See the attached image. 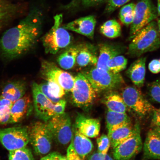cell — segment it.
I'll use <instances>...</instances> for the list:
<instances>
[{
	"label": "cell",
	"mask_w": 160,
	"mask_h": 160,
	"mask_svg": "<svg viewBox=\"0 0 160 160\" xmlns=\"http://www.w3.org/2000/svg\"><path fill=\"white\" fill-rule=\"evenodd\" d=\"M43 15L41 10L33 8L18 24L5 32L0 40L3 57L13 59L32 48L41 33Z\"/></svg>",
	"instance_id": "obj_1"
},
{
	"label": "cell",
	"mask_w": 160,
	"mask_h": 160,
	"mask_svg": "<svg viewBox=\"0 0 160 160\" xmlns=\"http://www.w3.org/2000/svg\"><path fill=\"white\" fill-rule=\"evenodd\" d=\"M159 33L157 23L152 22L140 30L131 40L128 55L130 57H139L158 49L160 47Z\"/></svg>",
	"instance_id": "obj_2"
},
{
	"label": "cell",
	"mask_w": 160,
	"mask_h": 160,
	"mask_svg": "<svg viewBox=\"0 0 160 160\" xmlns=\"http://www.w3.org/2000/svg\"><path fill=\"white\" fill-rule=\"evenodd\" d=\"M54 23L42 39L46 53L55 54L60 50L69 47L72 43V36L62 26L63 15H57L54 17Z\"/></svg>",
	"instance_id": "obj_3"
},
{
	"label": "cell",
	"mask_w": 160,
	"mask_h": 160,
	"mask_svg": "<svg viewBox=\"0 0 160 160\" xmlns=\"http://www.w3.org/2000/svg\"><path fill=\"white\" fill-rule=\"evenodd\" d=\"M97 93L112 91L124 84L125 82L120 73H115L93 67L83 73Z\"/></svg>",
	"instance_id": "obj_4"
},
{
	"label": "cell",
	"mask_w": 160,
	"mask_h": 160,
	"mask_svg": "<svg viewBox=\"0 0 160 160\" xmlns=\"http://www.w3.org/2000/svg\"><path fill=\"white\" fill-rule=\"evenodd\" d=\"M28 128L29 142L36 154L41 156L48 153L53 138L47 123L36 122Z\"/></svg>",
	"instance_id": "obj_5"
},
{
	"label": "cell",
	"mask_w": 160,
	"mask_h": 160,
	"mask_svg": "<svg viewBox=\"0 0 160 160\" xmlns=\"http://www.w3.org/2000/svg\"><path fill=\"white\" fill-rule=\"evenodd\" d=\"M158 15L157 9L151 0H139L135 5L129 39H132L140 30L157 18Z\"/></svg>",
	"instance_id": "obj_6"
},
{
	"label": "cell",
	"mask_w": 160,
	"mask_h": 160,
	"mask_svg": "<svg viewBox=\"0 0 160 160\" xmlns=\"http://www.w3.org/2000/svg\"><path fill=\"white\" fill-rule=\"evenodd\" d=\"M71 92L73 102L81 108L91 106L97 94L89 80L81 73H78L75 77L74 84Z\"/></svg>",
	"instance_id": "obj_7"
},
{
	"label": "cell",
	"mask_w": 160,
	"mask_h": 160,
	"mask_svg": "<svg viewBox=\"0 0 160 160\" xmlns=\"http://www.w3.org/2000/svg\"><path fill=\"white\" fill-rule=\"evenodd\" d=\"M52 135L53 140L60 145H66L73 137L71 121L69 116L65 112L54 116L46 122Z\"/></svg>",
	"instance_id": "obj_8"
},
{
	"label": "cell",
	"mask_w": 160,
	"mask_h": 160,
	"mask_svg": "<svg viewBox=\"0 0 160 160\" xmlns=\"http://www.w3.org/2000/svg\"><path fill=\"white\" fill-rule=\"evenodd\" d=\"M121 96L127 107L140 116H146L156 109L136 86L124 88Z\"/></svg>",
	"instance_id": "obj_9"
},
{
	"label": "cell",
	"mask_w": 160,
	"mask_h": 160,
	"mask_svg": "<svg viewBox=\"0 0 160 160\" xmlns=\"http://www.w3.org/2000/svg\"><path fill=\"white\" fill-rule=\"evenodd\" d=\"M42 77L47 81L58 84L65 92H71L75 83V77L68 72L59 68L55 63L46 61L42 62Z\"/></svg>",
	"instance_id": "obj_10"
},
{
	"label": "cell",
	"mask_w": 160,
	"mask_h": 160,
	"mask_svg": "<svg viewBox=\"0 0 160 160\" xmlns=\"http://www.w3.org/2000/svg\"><path fill=\"white\" fill-rule=\"evenodd\" d=\"M0 142L9 151L26 147L29 142L28 128L18 127L0 129Z\"/></svg>",
	"instance_id": "obj_11"
},
{
	"label": "cell",
	"mask_w": 160,
	"mask_h": 160,
	"mask_svg": "<svg viewBox=\"0 0 160 160\" xmlns=\"http://www.w3.org/2000/svg\"><path fill=\"white\" fill-rule=\"evenodd\" d=\"M134 126L132 135L113 149V156L115 160H129L141 151L143 145L140 125L137 123Z\"/></svg>",
	"instance_id": "obj_12"
},
{
	"label": "cell",
	"mask_w": 160,
	"mask_h": 160,
	"mask_svg": "<svg viewBox=\"0 0 160 160\" xmlns=\"http://www.w3.org/2000/svg\"><path fill=\"white\" fill-rule=\"evenodd\" d=\"M32 89L36 115L39 118L47 122L56 115L55 103L52 102L42 92L37 83H32Z\"/></svg>",
	"instance_id": "obj_13"
},
{
	"label": "cell",
	"mask_w": 160,
	"mask_h": 160,
	"mask_svg": "<svg viewBox=\"0 0 160 160\" xmlns=\"http://www.w3.org/2000/svg\"><path fill=\"white\" fill-rule=\"evenodd\" d=\"M97 20L95 16L79 18L62 26L64 28L93 39Z\"/></svg>",
	"instance_id": "obj_14"
},
{
	"label": "cell",
	"mask_w": 160,
	"mask_h": 160,
	"mask_svg": "<svg viewBox=\"0 0 160 160\" xmlns=\"http://www.w3.org/2000/svg\"><path fill=\"white\" fill-rule=\"evenodd\" d=\"M33 108L31 97L29 95H25L12 106L9 123L19 122L29 117L33 111Z\"/></svg>",
	"instance_id": "obj_15"
},
{
	"label": "cell",
	"mask_w": 160,
	"mask_h": 160,
	"mask_svg": "<svg viewBox=\"0 0 160 160\" xmlns=\"http://www.w3.org/2000/svg\"><path fill=\"white\" fill-rule=\"evenodd\" d=\"M75 127L76 129L86 137L94 138L99 135L101 123L98 119L78 114L76 118Z\"/></svg>",
	"instance_id": "obj_16"
},
{
	"label": "cell",
	"mask_w": 160,
	"mask_h": 160,
	"mask_svg": "<svg viewBox=\"0 0 160 160\" xmlns=\"http://www.w3.org/2000/svg\"><path fill=\"white\" fill-rule=\"evenodd\" d=\"M143 159L160 160V134L155 129L147 134L143 145Z\"/></svg>",
	"instance_id": "obj_17"
},
{
	"label": "cell",
	"mask_w": 160,
	"mask_h": 160,
	"mask_svg": "<svg viewBox=\"0 0 160 160\" xmlns=\"http://www.w3.org/2000/svg\"><path fill=\"white\" fill-rule=\"evenodd\" d=\"M98 57L97 50L94 46L90 43L79 45V51L76 59L78 67H85L97 65Z\"/></svg>",
	"instance_id": "obj_18"
},
{
	"label": "cell",
	"mask_w": 160,
	"mask_h": 160,
	"mask_svg": "<svg viewBox=\"0 0 160 160\" xmlns=\"http://www.w3.org/2000/svg\"><path fill=\"white\" fill-rule=\"evenodd\" d=\"M146 60V57L139 58L130 65L126 72L128 77L138 88L143 87L144 83Z\"/></svg>",
	"instance_id": "obj_19"
},
{
	"label": "cell",
	"mask_w": 160,
	"mask_h": 160,
	"mask_svg": "<svg viewBox=\"0 0 160 160\" xmlns=\"http://www.w3.org/2000/svg\"><path fill=\"white\" fill-rule=\"evenodd\" d=\"M123 51V48L119 45L102 44L100 46L99 55L95 67L100 69L109 71L107 67L108 62L115 56L121 54Z\"/></svg>",
	"instance_id": "obj_20"
},
{
	"label": "cell",
	"mask_w": 160,
	"mask_h": 160,
	"mask_svg": "<svg viewBox=\"0 0 160 160\" xmlns=\"http://www.w3.org/2000/svg\"><path fill=\"white\" fill-rule=\"evenodd\" d=\"M26 91L27 85L24 82H13L3 88L1 96L14 103L25 95Z\"/></svg>",
	"instance_id": "obj_21"
},
{
	"label": "cell",
	"mask_w": 160,
	"mask_h": 160,
	"mask_svg": "<svg viewBox=\"0 0 160 160\" xmlns=\"http://www.w3.org/2000/svg\"><path fill=\"white\" fill-rule=\"evenodd\" d=\"M72 141L76 152L83 159L93 149V144L91 140L77 129H75V134Z\"/></svg>",
	"instance_id": "obj_22"
},
{
	"label": "cell",
	"mask_w": 160,
	"mask_h": 160,
	"mask_svg": "<svg viewBox=\"0 0 160 160\" xmlns=\"http://www.w3.org/2000/svg\"><path fill=\"white\" fill-rule=\"evenodd\" d=\"M39 87L42 92L53 103L58 102L65 94L64 89L53 81H47L40 84Z\"/></svg>",
	"instance_id": "obj_23"
},
{
	"label": "cell",
	"mask_w": 160,
	"mask_h": 160,
	"mask_svg": "<svg viewBox=\"0 0 160 160\" xmlns=\"http://www.w3.org/2000/svg\"><path fill=\"white\" fill-rule=\"evenodd\" d=\"M106 119L108 133L131 123V120L127 113L117 112L108 110Z\"/></svg>",
	"instance_id": "obj_24"
},
{
	"label": "cell",
	"mask_w": 160,
	"mask_h": 160,
	"mask_svg": "<svg viewBox=\"0 0 160 160\" xmlns=\"http://www.w3.org/2000/svg\"><path fill=\"white\" fill-rule=\"evenodd\" d=\"M79 51V45L67 47L58 58L57 62L60 67L65 70L72 69L76 65Z\"/></svg>",
	"instance_id": "obj_25"
},
{
	"label": "cell",
	"mask_w": 160,
	"mask_h": 160,
	"mask_svg": "<svg viewBox=\"0 0 160 160\" xmlns=\"http://www.w3.org/2000/svg\"><path fill=\"white\" fill-rule=\"evenodd\" d=\"M134 130V126L133 127L131 123L108 133L111 145L113 149L129 138L132 135Z\"/></svg>",
	"instance_id": "obj_26"
},
{
	"label": "cell",
	"mask_w": 160,
	"mask_h": 160,
	"mask_svg": "<svg viewBox=\"0 0 160 160\" xmlns=\"http://www.w3.org/2000/svg\"><path fill=\"white\" fill-rule=\"evenodd\" d=\"M105 105L108 110L117 112L126 113L128 107L121 95L114 92H112L106 96Z\"/></svg>",
	"instance_id": "obj_27"
},
{
	"label": "cell",
	"mask_w": 160,
	"mask_h": 160,
	"mask_svg": "<svg viewBox=\"0 0 160 160\" xmlns=\"http://www.w3.org/2000/svg\"><path fill=\"white\" fill-rule=\"evenodd\" d=\"M101 33L109 38H115L121 34V27L120 24L115 19L108 20L105 22L100 27Z\"/></svg>",
	"instance_id": "obj_28"
},
{
	"label": "cell",
	"mask_w": 160,
	"mask_h": 160,
	"mask_svg": "<svg viewBox=\"0 0 160 160\" xmlns=\"http://www.w3.org/2000/svg\"><path fill=\"white\" fill-rule=\"evenodd\" d=\"M128 60L122 55L115 56L110 59L107 63V67L109 71L118 73L127 68Z\"/></svg>",
	"instance_id": "obj_29"
},
{
	"label": "cell",
	"mask_w": 160,
	"mask_h": 160,
	"mask_svg": "<svg viewBox=\"0 0 160 160\" xmlns=\"http://www.w3.org/2000/svg\"><path fill=\"white\" fill-rule=\"evenodd\" d=\"M9 160H35L31 150L24 147L9 151Z\"/></svg>",
	"instance_id": "obj_30"
},
{
	"label": "cell",
	"mask_w": 160,
	"mask_h": 160,
	"mask_svg": "<svg viewBox=\"0 0 160 160\" xmlns=\"http://www.w3.org/2000/svg\"><path fill=\"white\" fill-rule=\"evenodd\" d=\"M107 0H73L67 6L68 8H74L78 6L88 8L93 7L105 2Z\"/></svg>",
	"instance_id": "obj_31"
},
{
	"label": "cell",
	"mask_w": 160,
	"mask_h": 160,
	"mask_svg": "<svg viewBox=\"0 0 160 160\" xmlns=\"http://www.w3.org/2000/svg\"><path fill=\"white\" fill-rule=\"evenodd\" d=\"M97 142L98 152L104 155H107L111 145L108 136L103 134L98 138Z\"/></svg>",
	"instance_id": "obj_32"
},
{
	"label": "cell",
	"mask_w": 160,
	"mask_h": 160,
	"mask_svg": "<svg viewBox=\"0 0 160 160\" xmlns=\"http://www.w3.org/2000/svg\"><path fill=\"white\" fill-rule=\"evenodd\" d=\"M148 91L149 96L152 99L160 103V79L150 83Z\"/></svg>",
	"instance_id": "obj_33"
},
{
	"label": "cell",
	"mask_w": 160,
	"mask_h": 160,
	"mask_svg": "<svg viewBox=\"0 0 160 160\" xmlns=\"http://www.w3.org/2000/svg\"><path fill=\"white\" fill-rule=\"evenodd\" d=\"M131 0H108L105 10V13H110L128 2Z\"/></svg>",
	"instance_id": "obj_34"
},
{
	"label": "cell",
	"mask_w": 160,
	"mask_h": 160,
	"mask_svg": "<svg viewBox=\"0 0 160 160\" xmlns=\"http://www.w3.org/2000/svg\"><path fill=\"white\" fill-rule=\"evenodd\" d=\"M11 108L8 105L0 106V123L5 124L9 123Z\"/></svg>",
	"instance_id": "obj_35"
},
{
	"label": "cell",
	"mask_w": 160,
	"mask_h": 160,
	"mask_svg": "<svg viewBox=\"0 0 160 160\" xmlns=\"http://www.w3.org/2000/svg\"><path fill=\"white\" fill-rule=\"evenodd\" d=\"M12 10V8L10 6L0 4V26L11 15Z\"/></svg>",
	"instance_id": "obj_36"
},
{
	"label": "cell",
	"mask_w": 160,
	"mask_h": 160,
	"mask_svg": "<svg viewBox=\"0 0 160 160\" xmlns=\"http://www.w3.org/2000/svg\"><path fill=\"white\" fill-rule=\"evenodd\" d=\"M67 157L68 160H84L80 157L79 156L76 152L73 147L72 139L67 149Z\"/></svg>",
	"instance_id": "obj_37"
},
{
	"label": "cell",
	"mask_w": 160,
	"mask_h": 160,
	"mask_svg": "<svg viewBox=\"0 0 160 160\" xmlns=\"http://www.w3.org/2000/svg\"><path fill=\"white\" fill-rule=\"evenodd\" d=\"M136 4L133 3H129L122 8L119 13V19L125 16L134 12Z\"/></svg>",
	"instance_id": "obj_38"
},
{
	"label": "cell",
	"mask_w": 160,
	"mask_h": 160,
	"mask_svg": "<svg viewBox=\"0 0 160 160\" xmlns=\"http://www.w3.org/2000/svg\"><path fill=\"white\" fill-rule=\"evenodd\" d=\"M67 102L65 100L61 99L57 103H55V111L56 115L64 113Z\"/></svg>",
	"instance_id": "obj_39"
},
{
	"label": "cell",
	"mask_w": 160,
	"mask_h": 160,
	"mask_svg": "<svg viewBox=\"0 0 160 160\" xmlns=\"http://www.w3.org/2000/svg\"><path fill=\"white\" fill-rule=\"evenodd\" d=\"M149 69L151 72L157 74L160 72V61L158 59H153L149 64Z\"/></svg>",
	"instance_id": "obj_40"
},
{
	"label": "cell",
	"mask_w": 160,
	"mask_h": 160,
	"mask_svg": "<svg viewBox=\"0 0 160 160\" xmlns=\"http://www.w3.org/2000/svg\"><path fill=\"white\" fill-rule=\"evenodd\" d=\"M134 18V12L125 16L124 17L120 19V20L123 24L126 26H129L131 25L132 23Z\"/></svg>",
	"instance_id": "obj_41"
},
{
	"label": "cell",
	"mask_w": 160,
	"mask_h": 160,
	"mask_svg": "<svg viewBox=\"0 0 160 160\" xmlns=\"http://www.w3.org/2000/svg\"><path fill=\"white\" fill-rule=\"evenodd\" d=\"M153 123L155 127L160 126V109H156L154 111Z\"/></svg>",
	"instance_id": "obj_42"
},
{
	"label": "cell",
	"mask_w": 160,
	"mask_h": 160,
	"mask_svg": "<svg viewBox=\"0 0 160 160\" xmlns=\"http://www.w3.org/2000/svg\"><path fill=\"white\" fill-rule=\"evenodd\" d=\"M60 155V153L57 152H54L49 153L48 155L42 158L40 160H58Z\"/></svg>",
	"instance_id": "obj_43"
},
{
	"label": "cell",
	"mask_w": 160,
	"mask_h": 160,
	"mask_svg": "<svg viewBox=\"0 0 160 160\" xmlns=\"http://www.w3.org/2000/svg\"><path fill=\"white\" fill-rule=\"evenodd\" d=\"M106 155L102 154L98 152L92 155L89 157L88 160H105Z\"/></svg>",
	"instance_id": "obj_44"
},
{
	"label": "cell",
	"mask_w": 160,
	"mask_h": 160,
	"mask_svg": "<svg viewBox=\"0 0 160 160\" xmlns=\"http://www.w3.org/2000/svg\"><path fill=\"white\" fill-rule=\"evenodd\" d=\"M12 102L1 96L0 97V106L8 105L12 107L13 104Z\"/></svg>",
	"instance_id": "obj_45"
},
{
	"label": "cell",
	"mask_w": 160,
	"mask_h": 160,
	"mask_svg": "<svg viewBox=\"0 0 160 160\" xmlns=\"http://www.w3.org/2000/svg\"><path fill=\"white\" fill-rule=\"evenodd\" d=\"M58 160H68L67 156L62 155L60 154Z\"/></svg>",
	"instance_id": "obj_46"
},
{
	"label": "cell",
	"mask_w": 160,
	"mask_h": 160,
	"mask_svg": "<svg viewBox=\"0 0 160 160\" xmlns=\"http://www.w3.org/2000/svg\"><path fill=\"white\" fill-rule=\"evenodd\" d=\"M157 11L158 15L160 16V0H158Z\"/></svg>",
	"instance_id": "obj_47"
},
{
	"label": "cell",
	"mask_w": 160,
	"mask_h": 160,
	"mask_svg": "<svg viewBox=\"0 0 160 160\" xmlns=\"http://www.w3.org/2000/svg\"><path fill=\"white\" fill-rule=\"evenodd\" d=\"M105 160H113L112 158L110 157L108 154L106 155Z\"/></svg>",
	"instance_id": "obj_48"
},
{
	"label": "cell",
	"mask_w": 160,
	"mask_h": 160,
	"mask_svg": "<svg viewBox=\"0 0 160 160\" xmlns=\"http://www.w3.org/2000/svg\"><path fill=\"white\" fill-rule=\"evenodd\" d=\"M157 23L158 26V28L159 31L160 32V19H158V22Z\"/></svg>",
	"instance_id": "obj_49"
},
{
	"label": "cell",
	"mask_w": 160,
	"mask_h": 160,
	"mask_svg": "<svg viewBox=\"0 0 160 160\" xmlns=\"http://www.w3.org/2000/svg\"><path fill=\"white\" fill-rule=\"evenodd\" d=\"M160 134V126H157V127H155V129Z\"/></svg>",
	"instance_id": "obj_50"
},
{
	"label": "cell",
	"mask_w": 160,
	"mask_h": 160,
	"mask_svg": "<svg viewBox=\"0 0 160 160\" xmlns=\"http://www.w3.org/2000/svg\"></svg>",
	"instance_id": "obj_51"
}]
</instances>
